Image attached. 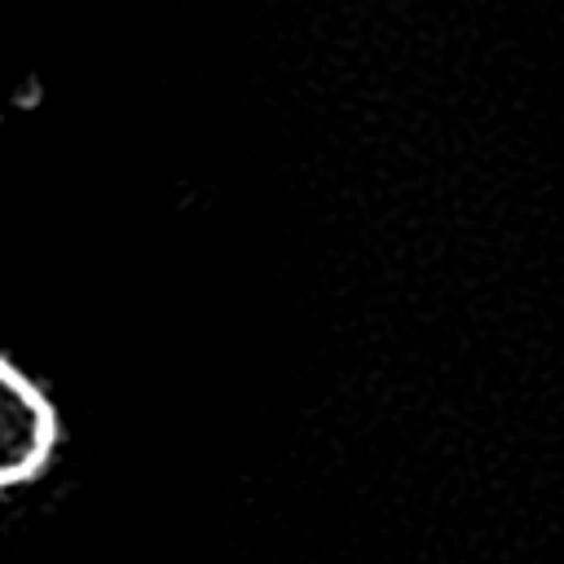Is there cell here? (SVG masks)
Returning <instances> with one entry per match:
<instances>
[{"instance_id": "1", "label": "cell", "mask_w": 564, "mask_h": 564, "mask_svg": "<svg viewBox=\"0 0 564 564\" xmlns=\"http://www.w3.org/2000/svg\"><path fill=\"white\" fill-rule=\"evenodd\" d=\"M57 449V410L53 401L0 357V489L35 480Z\"/></svg>"}]
</instances>
